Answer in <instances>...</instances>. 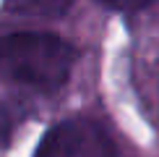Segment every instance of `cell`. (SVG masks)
Listing matches in <instances>:
<instances>
[{"label": "cell", "mask_w": 159, "mask_h": 157, "mask_svg": "<svg viewBox=\"0 0 159 157\" xmlns=\"http://www.w3.org/2000/svg\"><path fill=\"white\" fill-rule=\"evenodd\" d=\"M76 50L47 31L0 34V76L24 87L55 92L68 81Z\"/></svg>", "instance_id": "6da1fadb"}, {"label": "cell", "mask_w": 159, "mask_h": 157, "mask_svg": "<svg viewBox=\"0 0 159 157\" xmlns=\"http://www.w3.org/2000/svg\"><path fill=\"white\" fill-rule=\"evenodd\" d=\"M34 157H115V144L97 123L65 121L44 134Z\"/></svg>", "instance_id": "7a4b0ae2"}, {"label": "cell", "mask_w": 159, "mask_h": 157, "mask_svg": "<svg viewBox=\"0 0 159 157\" xmlns=\"http://www.w3.org/2000/svg\"><path fill=\"white\" fill-rule=\"evenodd\" d=\"M73 5V0H5V11L18 16H42L57 18Z\"/></svg>", "instance_id": "3957f363"}, {"label": "cell", "mask_w": 159, "mask_h": 157, "mask_svg": "<svg viewBox=\"0 0 159 157\" xmlns=\"http://www.w3.org/2000/svg\"><path fill=\"white\" fill-rule=\"evenodd\" d=\"M97 3H102L104 8H110V11L133 13V11H141V8H146V3H149V0H97Z\"/></svg>", "instance_id": "277c9868"}]
</instances>
